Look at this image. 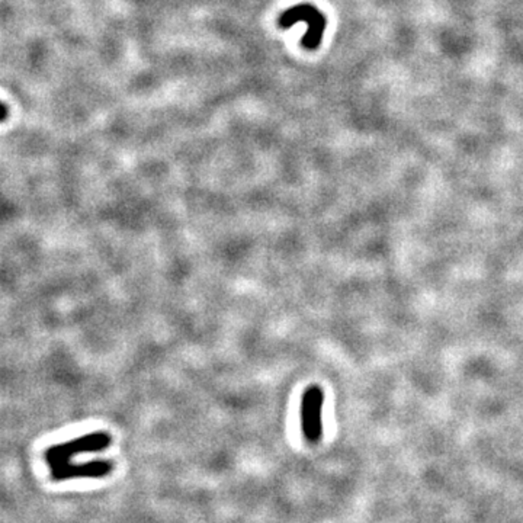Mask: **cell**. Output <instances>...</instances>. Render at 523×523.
I'll use <instances>...</instances> for the list:
<instances>
[{
  "label": "cell",
  "mask_w": 523,
  "mask_h": 523,
  "mask_svg": "<svg viewBox=\"0 0 523 523\" xmlns=\"http://www.w3.org/2000/svg\"><path fill=\"white\" fill-rule=\"evenodd\" d=\"M305 20L308 23L307 35L302 39V45L307 50H316L321 42L323 32L327 27L326 16L312 5H300L294 9L285 12L281 18L282 27H290L294 22Z\"/></svg>",
  "instance_id": "cell-1"
},
{
  "label": "cell",
  "mask_w": 523,
  "mask_h": 523,
  "mask_svg": "<svg viewBox=\"0 0 523 523\" xmlns=\"http://www.w3.org/2000/svg\"><path fill=\"white\" fill-rule=\"evenodd\" d=\"M111 442V438L105 432L90 433L73 441H68L63 445H57L47 453V460L56 468L60 464L68 461V458L75 457L82 453H97V450L105 449Z\"/></svg>",
  "instance_id": "cell-3"
},
{
  "label": "cell",
  "mask_w": 523,
  "mask_h": 523,
  "mask_svg": "<svg viewBox=\"0 0 523 523\" xmlns=\"http://www.w3.org/2000/svg\"><path fill=\"white\" fill-rule=\"evenodd\" d=\"M323 402L324 394L320 387L307 388L301 400V429L308 442H317L323 433Z\"/></svg>",
  "instance_id": "cell-2"
},
{
  "label": "cell",
  "mask_w": 523,
  "mask_h": 523,
  "mask_svg": "<svg viewBox=\"0 0 523 523\" xmlns=\"http://www.w3.org/2000/svg\"><path fill=\"white\" fill-rule=\"evenodd\" d=\"M111 471V464L104 461L89 462L83 465H70L67 462L57 465L54 468L56 479H68V477H99Z\"/></svg>",
  "instance_id": "cell-4"
}]
</instances>
